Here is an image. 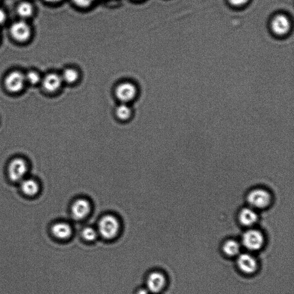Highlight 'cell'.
Here are the masks:
<instances>
[{
    "label": "cell",
    "mask_w": 294,
    "mask_h": 294,
    "mask_svg": "<svg viewBox=\"0 0 294 294\" xmlns=\"http://www.w3.org/2000/svg\"><path fill=\"white\" fill-rule=\"evenodd\" d=\"M13 39L18 42H25L31 37L30 26L24 21L16 22L11 25L10 29Z\"/></svg>",
    "instance_id": "8"
},
{
    "label": "cell",
    "mask_w": 294,
    "mask_h": 294,
    "mask_svg": "<svg viewBox=\"0 0 294 294\" xmlns=\"http://www.w3.org/2000/svg\"><path fill=\"white\" fill-rule=\"evenodd\" d=\"M264 243L263 234L256 229H249L243 234L242 244L247 249L252 251L262 249Z\"/></svg>",
    "instance_id": "5"
},
{
    "label": "cell",
    "mask_w": 294,
    "mask_h": 294,
    "mask_svg": "<svg viewBox=\"0 0 294 294\" xmlns=\"http://www.w3.org/2000/svg\"><path fill=\"white\" fill-rule=\"evenodd\" d=\"M136 294H150V292L147 289H141L137 291Z\"/></svg>",
    "instance_id": "25"
},
{
    "label": "cell",
    "mask_w": 294,
    "mask_h": 294,
    "mask_svg": "<svg viewBox=\"0 0 294 294\" xmlns=\"http://www.w3.org/2000/svg\"><path fill=\"white\" fill-rule=\"evenodd\" d=\"M6 19V13L1 9H0V25L4 23Z\"/></svg>",
    "instance_id": "24"
},
{
    "label": "cell",
    "mask_w": 294,
    "mask_h": 294,
    "mask_svg": "<svg viewBox=\"0 0 294 294\" xmlns=\"http://www.w3.org/2000/svg\"><path fill=\"white\" fill-rule=\"evenodd\" d=\"M257 218L255 211L249 207L244 208L239 214L240 223L245 226H252L257 222Z\"/></svg>",
    "instance_id": "14"
},
{
    "label": "cell",
    "mask_w": 294,
    "mask_h": 294,
    "mask_svg": "<svg viewBox=\"0 0 294 294\" xmlns=\"http://www.w3.org/2000/svg\"><path fill=\"white\" fill-rule=\"evenodd\" d=\"M248 203L256 209H264L271 203V196L268 191L263 189H254L248 194Z\"/></svg>",
    "instance_id": "2"
},
{
    "label": "cell",
    "mask_w": 294,
    "mask_h": 294,
    "mask_svg": "<svg viewBox=\"0 0 294 294\" xmlns=\"http://www.w3.org/2000/svg\"><path fill=\"white\" fill-rule=\"evenodd\" d=\"M72 1L77 6L81 7H88L90 6L95 0H72Z\"/></svg>",
    "instance_id": "22"
},
{
    "label": "cell",
    "mask_w": 294,
    "mask_h": 294,
    "mask_svg": "<svg viewBox=\"0 0 294 294\" xmlns=\"http://www.w3.org/2000/svg\"><path fill=\"white\" fill-rule=\"evenodd\" d=\"M115 115L121 120H127L131 116V109L127 104L122 103L115 109Z\"/></svg>",
    "instance_id": "19"
},
{
    "label": "cell",
    "mask_w": 294,
    "mask_h": 294,
    "mask_svg": "<svg viewBox=\"0 0 294 294\" xmlns=\"http://www.w3.org/2000/svg\"><path fill=\"white\" fill-rule=\"evenodd\" d=\"M120 223L116 217L107 215L102 218L98 223V233L106 240H112L117 236Z\"/></svg>",
    "instance_id": "1"
},
{
    "label": "cell",
    "mask_w": 294,
    "mask_h": 294,
    "mask_svg": "<svg viewBox=\"0 0 294 294\" xmlns=\"http://www.w3.org/2000/svg\"><path fill=\"white\" fill-rule=\"evenodd\" d=\"M98 233L91 227H87L82 231V236L88 242H94L97 239Z\"/></svg>",
    "instance_id": "20"
},
{
    "label": "cell",
    "mask_w": 294,
    "mask_h": 294,
    "mask_svg": "<svg viewBox=\"0 0 294 294\" xmlns=\"http://www.w3.org/2000/svg\"><path fill=\"white\" fill-rule=\"evenodd\" d=\"M166 279L162 273L153 272L148 275L147 279V289L150 293L157 294L164 288Z\"/></svg>",
    "instance_id": "9"
},
{
    "label": "cell",
    "mask_w": 294,
    "mask_h": 294,
    "mask_svg": "<svg viewBox=\"0 0 294 294\" xmlns=\"http://www.w3.org/2000/svg\"><path fill=\"white\" fill-rule=\"evenodd\" d=\"M43 88L48 92H55L61 89L64 81L61 75L57 73H49L42 79Z\"/></svg>",
    "instance_id": "12"
},
{
    "label": "cell",
    "mask_w": 294,
    "mask_h": 294,
    "mask_svg": "<svg viewBox=\"0 0 294 294\" xmlns=\"http://www.w3.org/2000/svg\"><path fill=\"white\" fill-rule=\"evenodd\" d=\"M91 210L90 203L86 199L75 201L71 207V214L75 220H83L87 217Z\"/></svg>",
    "instance_id": "11"
},
{
    "label": "cell",
    "mask_w": 294,
    "mask_h": 294,
    "mask_svg": "<svg viewBox=\"0 0 294 294\" xmlns=\"http://www.w3.org/2000/svg\"><path fill=\"white\" fill-rule=\"evenodd\" d=\"M115 97L122 103L127 104L136 97L137 89L135 84L130 82H124L118 84L115 88Z\"/></svg>",
    "instance_id": "6"
},
{
    "label": "cell",
    "mask_w": 294,
    "mask_h": 294,
    "mask_svg": "<svg viewBox=\"0 0 294 294\" xmlns=\"http://www.w3.org/2000/svg\"><path fill=\"white\" fill-rule=\"evenodd\" d=\"M238 268L246 274H252L256 271L257 263L255 257L249 253L241 254L237 260Z\"/></svg>",
    "instance_id": "10"
},
{
    "label": "cell",
    "mask_w": 294,
    "mask_h": 294,
    "mask_svg": "<svg viewBox=\"0 0 294 294\" xmlns=\"http://www.w3.org/2000/svg\"><path fill=\"white\" fill-rule=\"evenodd\" d=\"M26 82L32 85H37L42 81L41 75L37 71H29L25 74Z\"/></svg>",
    "instance_id": "21"
},
{
    "label": "cell",
    "mask_w": 294,
    "mask_h": 294,
    "mask_svg": "<svg viewBox=\"0 0 294 294\" xmlns=\"http://www.w3.org/2000/svg\"><path fill=\"white\" fill-rule=\"evenodd\" d=\"M28 171V164L24 158H13L10 162L8 168V176L13 181L21 182L24 179Z\"/></svg>",
    "instance_id": "3"
},
{
    "label": "cell",
    "mask_w": 294,
    "mask_h": 294,
    "mask_svg": "<svg viewBox=\"0 0 294 294\" xmlns=\"http://www.w3.org/2000/svg\"><path fill=\"white\" fill-rule=\"evenodd\" d=\"M18 15L23 19H26L31 18L34 13V8L28 2H23L21 3L17 8Z\"/></svg>",
    "instance_id": "18"
},
{
    "label": "cell",
    "mask_w": 294,
    "mask_h": 294,
    "mask_svg": "<svg viewBox=\"0 0 294 294\" xmlns=\"http://www.w3.org/2000/svg\"><path fill=\"white\" fill-rule=\"evenodd\" d=\"M25 83V74L19 71L10 72L5 79L6 88L12 92L21 91Z\"/></svg>",
    "instance_id": "7"
},
{
    "label": "cell",
    "mask_w": 294,
    "mask_h": 294,
    "mask_svg": "<svg viewBox=\"0 0 294 294\" xmlns=\"http://www.w3.org/2000/svg\"><path fill=\"white\" fill-rule=\"evenodd\" d=\"M270 26L273 34L282 37L290 32L292 28V22L288 16L279 13L273 16L271 21Z\"/></svg>",
    "instance_id": "4"
},
{
    "label": "cell",
    "mask_w": 294,
    "mask_h": 294,
    "mask_svg": "<svg viewBox=\"0 0 294 294\" xmlns=\"http://www.w3.org/2000/svg\"><path fill=\"white\" fill-rule=\"evenodd\" d=\"M239 244L236 241L229 240L225 242L223 246V252L226 256L232 257L236 256L240 252Z\"/></svg>",
    "instance_id": "16"
},
{
    "label": "cell",
    "mask_w": 294,
    "mask_h": 294,
    "mask_svg": "<svg viewBox=\"0 0 294 294\" xmlns=\"http://www.w3.org/2000/svg\"><path fill=\"white\" fill-rule=\"evenodd\" d=\"M249 0H228V2L231 5L234 7H242L246 5Z\"/></svg>",
    "instance_id": "23"
},
{
    "label": "cell",
    "mask_w": 294,
    "mask_h": 294,
    "mask_svg": "<svg viewBox=\"0 0 294 294\" xmlns=\"http://www.w3.org/2000/svg\"><path fill=\"white\" fill-rule=\"evenodd\" d=\"M21 189L25 196L34 197L38 194L40 187L37 181L30 178H24L21 181Z\"/></svg>",
    "instance_id": "15"
},
{
    "label": "cell",
    "mask_w": 294,
    "mask_h": 294,
    "mask_svg": "<svg viewBox=\"0 0 294 294\" xmlns=\"http://www.w3.org/2000/svg\"><path fill=\"white\" fill-rule=\"evenodd\" d=\"M45 1L50 3H56L61 1V0H45Z\"/></svg>",
    "instance_id": "26"
},
{
    "label": "cell",
    "mask_w": 294,
    "mask_h": 294,
    "mask_svg": "<svg viewBox=\"0 0 294 294\" xmlns=\"http://www.w3.org/2000/svg\"><path fill=\"white\" fill-rule=\"evenodd\" d=\"M63 81L68 84H73L78 81L79 72L73 68H67L63 71L61 75Z\"/></svg>",
    "instance_id": "17"
},
{
    "label": "cell",
    "mask_w": 294,
    "mask_h": 294,
    "mask_svg": "<svg viewBox=\"0 0 294 294\" xmlns=\"http://www.w3.org/2000/svg\"><path fill=\"white\" fill-rule=\"evenodd\" d=\"M51 233L56 239L64 240L68 239L71 236L72 229L68 223L61 222L56 223L51 227Z\"/></svg>",
    "instance_id": "13"
}]
</instances>
